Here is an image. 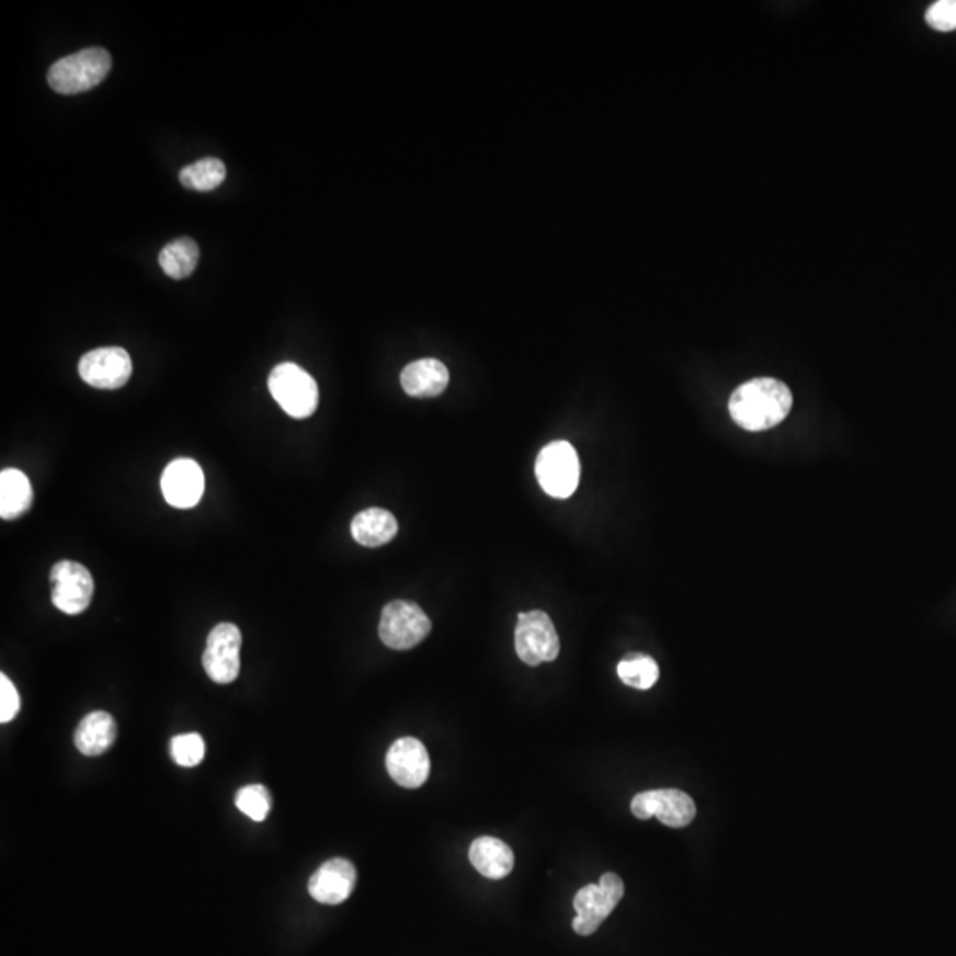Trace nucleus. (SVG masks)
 Instances as JSON below:
<instances>
[{"label":"nucleus","instance_id":"19","mask_svg":"<svg viewBox=\"0 0 956 956\" xmlns=\"http://www.w3.org/2000/svg\"><path fill=\"white\" fill-rule=\"evenodd\" d=\"M33 486L20 469H2L0 474V517L16 520L33 505Z\"/></svg>","mask_w":956,"mask_h":956},{"label":"nucleus","instance_id":"2","mask_svg":"<svg viewBox=\"0 0 956 956\" xmlns=\"http://www.w3.org/2000/svg\"><path fill=\"white\" fill-rule=\"evenodd\" d=\"M111 68V54L92 46L57 60L48 71V83L59 94H79L102 83Z\"/></svg>","mask_w":956,"mask_h":956},{"label":"nucleus","instance_id":"16","mask_svg":"<svg viewBox=\"0 0 956 956\" xmlns=\"http://www.w3.org/2000/svg\"><path fill=\"white\" fill-rule=\"evenodd\" d=\"M469 861L478 874L498 880L514 868V852L498 838L480 836L469 846Z\"/></svg>","mask_w":956,"mask_h":956},{"label":"nucleus","instance_id":"5","mask_svg":"<svg viewBox=\"0 0 956 956\" xmlns=\"http://www.w3.org/2000/svg\"><path fill=\"white\" fill-rule=\"evenodd\" d=\"M538 483L553 498H569L580 483V457L569 442L544 446L535 465Z\"/></svg>","mask_w":956,"mask_h":956},{"label":"nucleus","instance_id":"10","mask_svg":"<svg viewBox=\"0 0 956 956\" xmlns=\"http://www.w3.org/2000/svg\"><path fill=\"white\" fill-rule=\"evenodd\" d=\"M241 630L235 624L224 622L218 624L207 636L206 650L203 656V667L207 676L217 684H230L239 675V650H241Z\"/></svg>","mask_w":956,"mask_h":956},{"label":"nucleus","instance_id":"17","mask_svg":"<svg viewBox=\"0 0 956 956\" xmlns=\"http://www.w3.org/2000/svg\"><path fill=\"white\" fill-rule=\"evenodd\" d=\"M117 737L114 717L103 710L88 714L75 731V746L86 756H100L111 750Z\"/></svg>","mask_w":956,"mask_h":956},{"label":"nucleus","instance_id":"15","mask_svg":"<svg viewBox=\"0 0 956 956\" xmlns=\"http://www.w3.org/2000/svg\"><path fill=\"white\" fill-rule=\"evenodd\" d=\"M451 374L440 360H417L400 374V385L411 397H436L445 391Z\"/></svg>","mask_w":956,"mask_h":956},{"label":"nucleus","instance_id":"1","mask_svg":"<svg viewBox=\"0 0 956 956\" xmlns=\"http://www.w3.org/2000/svg\"><path fill=\"white\" fill-rule=\"evenodd\" d=\"M794 405L790 388L774 377H756L731 394L728 410L739 428L760 433L776 428Z\"/></svg>","mask_w":956,"mask_h":956},{"label":"nucleus","instance_id":"26","mask_svg":"<svg viewBox=\"0 0 956 956\" xmlns=\"http://www.w3.org/2000/svg\"><path fill=\"white\" fill-rule=\"evenodd\" d=\"M20 713V695L8 675H0V722L13 721Z\"/></svg>","mask_w":956,"mask_h":956},{"label":"nucleus","instance_id":"25","mask_svg":"<svg viewBox=\"0 0 956 956\" xmlns=\"http://www.w3.org/2000/svg\"><path fill=\"white\" fill-rule=\"evenodd\" d=\"M930 27L941 33L956 31V0H938L924 14Z\"/></svg>","mask_w":956,"mask_h":956},{"label":"nucleus","instance_id":"14","mask_svg":"<svg viewBox=\"0 0 956 956\" xmlns=\"http://www.w3.org/2000/svg\"><path fill=\"white\" fill-rule=\"evenodd\" d=\"M356 884V869L348 860H330L310 877L308 892L322 906H339L348 900Z\"/></svg>","mask_w":956,"mask_h":956},{"label":"nucleus","instance_id":"22","mask_svg":"<svg viewBox=\"0 0 956 956\" xmlns=\"http://www.w3.org/2000/svg\"><path fill=\"white\" fill-rule=\"evenodd\" d=\"M226 166L218 158H204L180 172V181L186 189L212 192L226 180Z\"/></svg>","mask_w":956,"mask_h":956},{"label":"nucleus","instance_id":"23","mask_svg":"<svg viewBox=\"0 0 956 956\" xmlns=\"http://www.w3.org/2000/svg\"><path fill=\"white\" fill-rule=\"evenodd\" d=\"M236 806H238L241 813L247 815L253 822H262V820L266 819L268 813H270V809H272V796H270L266 786H243L236 794Z\"/></svg>","mask_w":956,"mask_h":956},{"label":"nucleus","instance_id":"3","mask_svg":"<svg viewBox=\"0 0 956 956\" xmlns=\"http://www.w3.org/2000/svg\"><path fill=\"white\" fill-rule=\"evenodd\" d=\"M268 388L282 410L293 419H308L318 410V383L299 365L291 362L276 365L268 377Z\"/></svg>","mask_w":956,"mask_h":956},{"label":"nucleus","instance_id":"12","mask_svg":"<svg viewBox=\"0 0 956 956\" xmlns=\"http://www.w3.org/2000/svg\"><path fill=\"white\" fill-rule=\"evenodd\" d=\"M387 771L397 785L420 788L431 773V759L425 746L414 737H402L390 746Z\"/></svg>","mask_w":956,"mask_h":956},{"label":"nucleus","instance_id":"18","mask_svg":"<svg viewBox=\"0 0 956 956\" xmlns=\"http://www.w3.org/2000/svg\"><path fill=\"white\" fill-rule=\"evenodd\" d=\"M397 530L399 524L394 514L377 507L354 515L351 523V535L356 543L365 547L385 546L396 537Z\"/></svg>","mask_w":956,"mask_h":956},{"label":"nucleus","instance_id":"20","mask_svg":"<svg viewBox=\"0 0 956 956\" xmlns=\"http://www.w3.org/2000/svg\"><path fill=\"white\" fill-rule=\"evenodd\" d=\"M198 255H201V250H198V244L195 243L194 239L180 238L161 249L158 261H160L161 270L166 272L167 276H171L174 281H181V278H186L195 272Z\"/></svg>","mask_w":956,"mask_h":956},{"label":"nucleus","instance_id":"24","mask_svg":"<svg viewBox=\"0 0 956 956\" xmlns=\"http://www.w3.org/2000/svg\"><path fill=\"white\" fill-rule=\"evenodd\" d=\"M171 754L181 767H195L206 756V742L198 733H183L171 740Z\"/></svg>","mask_w":956,"mask_h":956},{"label":"nucleus","instance_id":"9","mask_svg":"<svg viewBox=\"0 0 956 956\" xmlns=\"http://www.w3.org/2000/svg\"><path fill=\"white\" fill-rule=\"evenodd\" d=\"M630 811L636 819L649 820L656 817L668 828L675 829L690 826L696 817L695 800L685 792L675 788L641 792L630 803Z\"/></svg>","mask_w":956,"mask_h":956},{"label":"nucleus","instance_id":"21","mask_svg":"<svg viewBox=\"0 0 956 956\" xmlns=\"http://www.w3.org/2000/svg\"><path fill=\"white\" fill-rule=\"evenodd\" d=\"M616 673L621 676V681L629 687L647 691L658 682L659 667L658 662L653 661L650 656L635 652L629 653L618 662Z\"/></svg>","mask_w":956,"mask_h":956},{"label":"nucleus","instance_id":"4","mask_svg":"<svg viewBox=\"0 0 956 956\" xmlns=\"http://www.w3.org/2000/svg\"><path fill=\"white\" fill-rule=\"evenodd\" d=\"M622 897L624 883L615 874H604L599 884H590L576 892V918L572 921L576 934L583 937L595 934L607 915L615 911Z\"/></svg>","mask_w":956,"mask_h":956},{"label":"nucleus","instance_id":"13","mask_svg":"<svg viewBox=\"0 0 956 956\" xmlns=\"http://www.w3.org/2000/svg\"><path fill=\"white\" fill-rule=\"evenodd\" d=\"M161 492L169 505L192 509L204 494V471L192 459H174L161 475Z\"/></svg>","mask_w":956,"mask_h":956},{"label":"nucleus","instance_id":"8","mask_svg":"<svg viewBox=\"0 0 956 956\" xmlns=\"http://www.w3.org/2000/svg\"><path fill=\"white\" fill-rule=\"evenodd\" d=\"M52 603L66 615L86 612L94 595V580L79 561H57L50 570Z\"/></svg>","mask_w":956,"mask_h":956},{"label":"nucleus","instance_id":"7","mask_svg":"<svg viewBox=\"0 0 956 956\" xmlns=\"http://www.w3.org/2000/svg\"><path fill=\"white\" fill-rule=\"evenodd\" d=\"M515 652L528 667L551 662L560 653V638L549 615L544 612L521 613L515 626Z\"/></svg>","mask_w":956,"mask_h":956},{"label":"nucleus","instance_id":"11","mask_svg":"<svg viewBox=\"0 0 956 956\" xmlns=\"http://www.w3.org/2000/svg\"><path fill=\"white\" fill-rule=\"evenodd\" d=\"M132 358L123 348H100L83 354L79 374L83 382L100 390H117L132 377Z\"/></svg>","mask_w":956,"mask_h":956},{"label":"nucleus","instance_id":"6","mask_svg":"<svg viewBox=\"0 0 956 956\" xmlns=\"http://www.w3.org/2000/svg\"><path fill=\"white\" fill-rule=\"evenodd\" d=\"M431 629L433 624L419 604L394 601L383 607L379 638L388 649H413L428 638Z\"/></svg>","mask_w":956,"mask_h":956}]
</instances>
